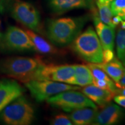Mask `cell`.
Segmentation results:
<instances>
[{
    "mask_svg": "<svg viewBox=\"0 0 125 125\" xmlns=\"http://www.w3.org/2000/svg\"><path fill=\"white\" fill-rule=\"evenodd\" d=\"M34 118L33 105L23 95L16 98L0 112V121L7 125H29Z\"/></svg>",
    "mask_w": 125,
    "mask_h": 125,
    "instance_id": "obj_4",
    "label": "cell"
},
{
    "mask_svg": "<svg viewBox=\"0 0 125 125\" xmlns=\"http://www.w3.org/2000/svg\"><path fill=\"white\" fill-rule=\"evenodd\" d=\"M96 1L100 3H103V4H110L112 1H113L114 0H96Z\"/></svg>",
    "mask_w": 125,
    "mask_h": 125,
    "instance_id": "obj_27",
    "label": "cell"
},
{
    "mask_svg": "<svg viewBox=\"0 0 125 125\" xmlns=\"http://www.w3.org/2000/svg\"><path fill=\"white\" fill-rule=\"evenodd\" d=\"M24 92V88L15 79L0 80V112Z\"/></svg>",
    "mask_w": 125,
    "mask_h": 125,
    "instance_id": "obj_11",
    "label": "cell"
},
{
    "mask_svg": "<svg viewBox=\"0 0 125 125\" xmlns=\"http://www.w3.org/2000/svg\"><path fill=\"white\" fill-rule=\"evenodd\" d=\"M44 63L40 57H7L0 60V74L26 83L35 79L37 73Z\"/></svg>",
    "mask_w": 125,
    "mask_h": 125,
    "instance_id": "obj_2",
    "label": "cell"
},
{
    "mask_svg": "<svg viewBox=\"0 0 125 125\" xmlns=\"http://www.w3.org/2000/svg\"><path fill=\"white\" fill-rule=\"evenodd\" d=\"M46 101L52 107L67 112L84 107L97 108L96 104L83 93L76 90H67L47 99Z\"/></svg>",
    "mask_w": 125,
    "mask_h": 125,
    "instance_id": "obj_7",
    "label": "cell"
},
{
    "mask_svg": "<svg viewBox=\"0 0 125 125\" xmlns=\"http://www.w3.org/2000/svg\"><path fill=\"white\" fill-rule=\"evenodd\" d=\"M122 19L118 16H114L112 18V26L114 28H116L122 21Z\"/></svg>",
    "mask_w": 125,
    "mask_h": 125,
    "instance_id": "obj_25",
    "label": "cell"
},
{
    "mask_svg": "<svg viewBox=\"0 0 125 125\" xmlns=\"http://www.w3.org/2000/svg\"><path fill=\"white\" fill-rule=\"evenodd\" d=\"M82 92L95 104L101 107L111 102L115 95L113 92L102 89L93 84L83 86Z\"/></svg>",
    "mask_w": 125,
    "mask_h": 125,
    "instance_id": "obj_14",
    "label": "cell"
},
{
    "mask_svg": "<svg viewBox=\"0 0 125 125\" xmlns=\"http://www.w3.org/2000/svg\"><path fill=\"white\" fill-rule=\"evenodd\" d=\"M96 4L98 8V15L100 19L105 24L114 27L112 26V18L114 15L111 9L110 4H103L97 1Z\"/></svg>",
    "mask_w": 125,
    "mask_h": 125,
    "instance_id": "obj_20",
    "label": "cell"
},
{
    "mask_svg": "<svg viewBox=\"0 0 125 125\" xmlns=\"http://www.w3.org/2000/svg\"><path fill=\"white\" fill-rule=\"evenodd\" d=\"M91 10L96 33L102 45L103 51H114L115 29L105 24L100 19L96 8Z\"/></svg>",
    "mask_w": 125,
    "mask_h": 125,
    "instance_id": "obj_10",
    "label": "cell"
},
{
    "mask_svg": "<svg viewBox=\"0 0 125 125\" xmlns=\"http://www.w3.org/2000/svg\"><path fill=\"white\" fill-rule=\"evenodd\" d=\"M116 94H121L125 96V87H123V88H121V89H119V88L117 89L116 95Z\"/></svg>",
    "mask_w": 125,
    "mask_h": 125,
    "instance_id": "obj_26",
    "label": "cell"
},
{
    "mask_svg": "<svg viewBox=\"0 0 125 125\" xmlns=\"http://www.w3.org/2000/svg\"><path fill=\"white\" fill-rule=\"evenodd\" d=\"M50 124L52 125H73L69 116L63 114L56 115L51 119Z\"/></svg>",
    "mask_w": 125,
    "mask_h": 125,
    "instance_id": "obj_22",
    "label": "cell"
},
{
    "mask_svg": "<svg viewBox=\"0 0 125 125\" xmlns=\"http://www.w3.org/2000/svg\"><path fill=\"white\" fill-rule=\"evenodd\" d=\"M74 75V65L54 64L45 62L37 73L35 79L55 81L73 85Z\"/></svg>",
    "mask_w": 125,
    "mask_h": 125,
    "instance_id": "obj_9",
    "label": "cell"
},
{
    "mask_svg": "<svg viewBox=\"0 0 125 125\" xmlns=\"http://www.w3.org/2000/svg\"><path fill=\"white\" fill-rule=\"evenodd\" d=\"M25 31L32 41L35 52L44 54H57L60 53L57 48L41 37L38 33L29 29H26Z\"/></svg>",
    "mask_w": 125,
    "mask_h": 125,
    "instance_id": "obj_16",
    "label": "cell"
},
{
    "mask_svg": "<svg viewBox=\"0 0 125 125\" xmlns=\"http://www.w3.org/2000/svg\"><path fill=\"white\" fill-rule=\"evenodd\" d=\"M118 26L115 40L117 56L125 67V20H122Z\"/></svg>",
    "mask_w": 125,
    "mask_h": 125,
    "instance_id": "obj_19",
    "label": "cell"
},
{
    "mask_svg": "<svg viewBox=\"0 0 125 125\" xmlns=\"http://www.w3.org/2000/svg\"><path fill=\"white\" fill-rule=\"evenodd\" d=\"M96 66L103 70L114 81L118 83L125 71L124 65L118 58L114 57L113 60L108 62L94 64Z\"/></svg>",
    "mask_w": 125,
    "mask_h": 125,
    "instance_id": "obj_17",
    "label": "cell"
},
{
    "mask_svg": "<svg viewBox=\"0 0 125 125\" xmlns=\"http://www.w3.org/2000/svg\"><path fill=\"white\" fill-rule=\"evenodd\" d=\"M49 7L56 15H62L76 9H93V0H49Z\"/></svg>",
    "mask_w": 125,
    "mask_h": 125,
    "instance_id": "obj_13",
    "label": "cell"
},
{
    "mask_svg": "<svg viewBox=\"0 0 125 125\" xmlns=\"http://www.w3.org/2000/svg\"><path fill=\"white\" fill-rule=\"evenodd\" d=\"M114 101L122 107L125 108V96L121 94H116L114 97Z\"/></svg>",
    "mask_w": 125,
    "mask_h": 125,
    "instance_id": "obj_24",
    "label": "cell"
},
{
    "mask_svg": "<svg viewBox=\"0 0 125 125\" xmlns=\"http://www.w3.org/2000/svg\"><path fill=\"white\" fill-rule=\"evenodd\" d=\"M87 20L86 16L48 19L46 25L47 37L54 45L67 46L81 33Z\"/></svg>",
    "mask_w": 125,
    "mask_h": 125,
    "instance_id": "obj_1",
    "label": "cell"
},
{
    "mask_svg": "<svg viewBox=\"0 0 125 125\" xmlns=\"http://www.w3.org/2000/svg\"><path fill=\"white\" fill-rule=\"evenodd\" d=\"M123 112L119 106L109 102L97 111L92 125H112L119 122L123 118Z\"/></svg>",
    "mask_w": 125,
    "mask_h": 125,
    "instance_id": "obj_12",
    "label": "cell"
},
{
    "mask_svg": "<svg viewBox=\"0 0 125 125\" xmlns=\"http://www.w3.org/2000/svg\"><path fill=\"white\" fill-rule=\"evenodd\" d=\"M31 95L37 102H42L61 92L70 90H78L80 86L65 83L48 80H32L24 83Z\"/></svg>",
    "mask_w": 125,
    "mask_h": 125,
    "instance_id": "obj_8",
    "label": "cell"
},
{
    "mask_svg": "<svg viewBox=\"0 0 125 125\" xmlns=\"http://www.w3.org/2000/svg\"><path fill=\"white\" fill-rule=\"evenodd\" d=\"M71 44L72 49L85 62L92 64L103 62L102 45L92 27L90 26L81 32Z\"/></svg>",
    "mask_w": 125,
    "mask_h": 125,
    "instance_id": "obj_3",
    "label": "cell"
},
{
    "mask_svg": "<svg viewBox=\"0 0 125 125\" xmlns=\"http://www.w3.org/2000/svg\"><path fill=\"white\" fill-rule=\"evenodd\" d=\"M35 51L34 44L26 31L16 26H9L0 32V52L2 53Z\"/></svg>",
    "mask_w": 125,
    "mask_h": 125,
    "instance_id": "obj_5",
    "label": "cell"
},
{
    "mask_svg": "<svg viewBox=\"0 0 125 125\" xmlns=\"http://www.w3.org/2000/svg\"><path fill=\"white\" fill-rule=\"evenodd\" d=\"M9 12L14 19L27 29L38 34L42 33L40 12L32 4L23 0H12Z\"/></svg>",
    "mask_w": 125,
    "mask_h": 125,
    "instance_id": "obj_6",
    "label": "cell"
},
{
    "mask_svg": "<svg viewBox=\"0 0 125 125\" xmlns=\"http://www.w3.org/2000/svg\"><path fill=\"white\" fill-rule=\"evenodd\" d=\"M97 111V108L84 107L71 111L69 117L73 125H92L93 124Z\"/></svg>",
    "mask_w": 125,
    "mask_h": 125,
    "instance_id": "obj_15",
    "label": "cell"
},
{
    "mask_svg": "<svg viewBox=\"0 0 125 125\" xmlns=\"http://www.w3.org/2000/svg\"><path fill=\"white\" fill-rule=\"evenodd\" d=\"M110 8L114 16L125 20V0H114L110 4Z\"/></svg>",
    "mask_w": 125,
    "mask_h": 125,
    "instance_id": "obj_21",
    "label": "cell"
},
{
    "mask_svg": "<svg viewBox=\"0 0 125 125\" xmlns=\"http://www.w3.org/2000/svg\"><path fill=\"white\" fill-rule=\"evenodd\" d=\"M115 57L113 51H103V62H111Z\"/></svg>",
    "mask_w": 125,
    "mask_h": 125,
    "instance_id": "obj_23",
    "label": "cell"
},
{
    "mask_svg": "<svg viewBox=\"0 0 125 125\" xmlns=\"http://www.w3.org/2000/svg\"><path fill=\"white\" fill-rule=\"evenodd\" d=\"M74 67L75 75L73 85L83 87L93 83V76L87 65L74 64Z\"/></svg>",
    "mask_w": 125,
    "mask_h": 125,
    "instance_id": "obj_18",
    "label": "cell"
}]
</instances>
